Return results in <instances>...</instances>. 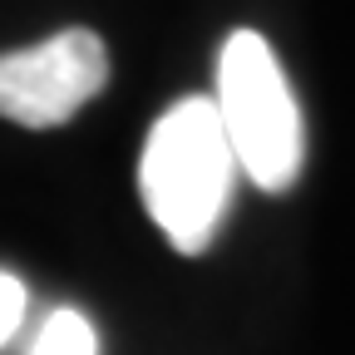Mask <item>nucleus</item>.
<instances>
[{
	"label": "nucleus",
	"instance_id": "f257e3e1",
	"mask_svg": "<svg viewBox=\"0 0 355 355\" xmlns=\"http://www.w3.org/2000/svg\"><path fill=\"white\" fill-rule=\"evenodd\" d=\"M237 158L207 94H188L158 114L139 158V193L158 232L183 252L202 257L232 202Z\"/></svg>",
	"mask_w": 355,
	"mask_h": 355
},
{
	"label": "nucleus",
	"instance_id": "f03ea898",
	"mask_svg": "<svg viewBox=\"0 0 355 355\" xmlns=\"http://www.w3.org/2000/svg\"><path fill=\"white\" fill-rule=\"evenodd\" d=\"M212 109L232 144L237 173L261 193H286L306 163V123L277 50L257 30H232L217 55Z\"/></svg>",
	"mask_w": 355,
	"mask_h": 355
},
{
	"label": "nucleus",
	"instance_id": "7ed1b4c3",
	"mask_svg": "<svg viewBox=\"0 0 355 355\" xmlns=\"http://www.w3.org/2000/svg\"><path fill=\"white\" fill-rule=\"evenodd\" d=\"M109 84V50L94 30L69 25L30 50L0 55V119L20 128H60Z\"/></svg>",
	"mask_w": 355,
	"mask_h": 355
},
{
	"label": "nucleus",
	"instance_id": "20e7f679",
	"mask_svg": "<svg viewBox=\"0 0 355 355\" xmlns=\"http://www.w3.org/2000/svg\"><path fill=\"white\" fill-rule=\"evenodd\" d=\"M30 355H99V331L89 326L84 311L60 306V311L44 316V326H40Z\"/></svg>",
	"mask_w": 355,
	"mask_h": 355
},
{
	"label": "nucleus",
	"instance_id": "39448f33",
	"mask_svg": "<svg viewBox=\"0 0 355 355\" xmlns=\"http://www.w3.org/2000/svg\"><path fill=\"white\" fill-rule=\"evenodd\" d=\"M25 282L15 272H0V345H10V336L20 331L25 321Z\"/></svg>",
	"mask_w": 355,
	"mask_h": 355
}]
</instances>
